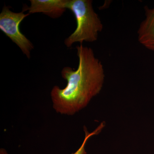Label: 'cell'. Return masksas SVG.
Listing matches in <instances>:
<instances>
[{"label":"cell","mask_w":154,"mask_h":154,"mask_svg":"<svg viewBox=\"0 0 154 154\" xmlns=\"http://www.w3.org/2000/svg\"><path fill=\"white\" fill-rule=\"evenodd\" d=\"M67 9L71 11L76 21L75 30L64 40L67 47L76 42H93L97 40L103 29L102 21L94 11L92 0H68Z\"/></svg>","instance_id":"cell-2"},{"label":"cell","mask_w":154,"mask_h":154,"mask_svg":"<svg viewBox=\"0 0 154 154\" xmlns=\"http://www.w3.org/2000/svg\"><path fill=\"white\" fill-rule=\"evenodd\" d=\"M146 19L141 23L137 31L138 39L140 44L154 51V8H144Z\"/></svg>","instance_id":"cell-5"},{"label":"cell","mask_w":154,"mask_h":154,"mask_svg":"<svg viewBox=\"0 0 154 154\" xmlns=\"http://www.w3.org/2000/svg\"><path fill=\"white\" fill-rule=\"evenodd\" d=\"M0 154H9L6 149L1 148L0 149Z\"/></svg>","instance_id":"cell-7"},{"label":"cell","mask_w":154,"mask_h":154,"mask_svg":"<svg viewBox=\"0 0 154 154\" xmlns=\"http://www.w3.org/2000/svg\"><path fill=\"white\" fill-rule=\"evenodd\" d=\"M76 50L78 68L63 67L61 75L66 81V87L55 86L51 92L53 109L61 115H74L85 108L102 91L105 81L103 65L93 49L80 44Z\"/></svg>","instance_id":"cell-1"},{"label":"cell","mask_w":154,"mask_h":154,"mask_svg":"<svg viewBox=\"0 0 154 154\" xmlns=\"http://www.w3.org/2000/svg\"><path fill=\"white\" fill-rule=\"evenodd\" d=\"M105 126V122H101V124L99 125V126L96 128L93 132L90 133L88 131L87 128L84 126V130L85 132V138L83 141L82 145L75 152L72 154H87V152L86 151L85 146L86 143L88 140L93 136L99 134L101 132L102 129H103Z\"/></svg>","instance_id":"cell-6"},{"label":"cell","mask_w":154,"mask_h":154,"mask_svg":"<svg viewBox=\"0 0 154 154\" xmlns=\"http://www.w3.org/2000/svg\"><path fill=\"white\" fill-rule=\"evenodd\" d=\"M30 7L25 10L28 11V14L42 13L54 19L61 17L67 9L68 0H30Z\"/></svg>","instance_id":"cell-4"},{"label":"cell","mask_w":154,"mask_h":154,"mask_svg":"<svg viewBox=\"0 0 154 154\" xmlns=\"http://www.w3.org/2000/svg\"><path fill=\"white\" fill-rule=\"evenodd\" d=\"M13 12L5 6L0 14V30L17 45L23 54L30 59L31 51L34 48L33 43L20 31V24L30 14Z\"/></svg>","instance_id":"cell-3"}]
</instances>
